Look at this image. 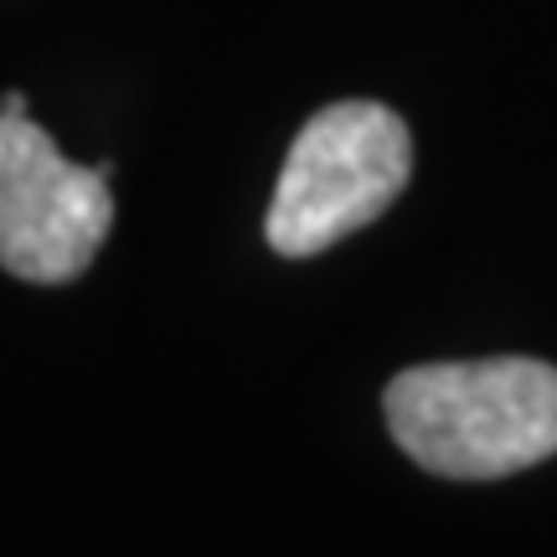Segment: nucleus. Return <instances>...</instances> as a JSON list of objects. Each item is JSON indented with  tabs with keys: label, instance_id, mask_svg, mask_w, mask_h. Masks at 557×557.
<instances>
[{
	"label": "nucleus",
	"instance_id": "20e7f679",
	"mask_svg": "<svg viewBox=\"0 0 557 557\" xmlns=\"http://www.w3.org/2000/svg\"><path fill=\"white\" fill-rule=\"evenodd\" d=\"M0 109H5V114H26V94H21V88H11V94L0 99Z\"/></svg>",
	"mask_w": 557,
	"mask_h": 557
},
{
	"label": "nucleus",
	"instance_id": "7ed1b4c3",
	"mask_svg": "<svg viewBox=\"0 0 557 557\" xmlns=\"http://www.w3.org/2000/svg\"><path fill=\"white\" fill-rule=\"evenodd\" d=\"M114 227L103 165H73L26 114L0 109V269L26 284H73Z\"/></svg>",
	"mask_w": 557,
	"mask_h": 557
},
{
	"label": "nucleus",
	"instance_id": "f03ea898",
	"mask_svg": "<svg viewBox=\"0 0 557 557\" xmlns=\"http://www.w3.org/2000/svg\"><path fill=\"white\" fill-rule=\"evenodd\" d=\"M408 176L413 135L403 114L372 99L325 103L284 156L263 238L284 259H315L357 227H372L403 197Z\"/></svg>",
	"mask_w": 557,
	"mask_h": 557
},
{
	"label": "nucleus",
	"instance_id": "f257e3e1",
	"mask_svg": "<svg viewBox=\"0 0 557 557\" xmlns=\"http://www.w3.org/2000/svg\"><path fill=\"white\" fill-rule=\"evenodd\" d=\"M398 449L429 475L500 480L557 455V367L532 357L429 361L382 393Z\"/></svg>",
	"mask_w": 557,
	"mask_h": 557
}]
</instances>
